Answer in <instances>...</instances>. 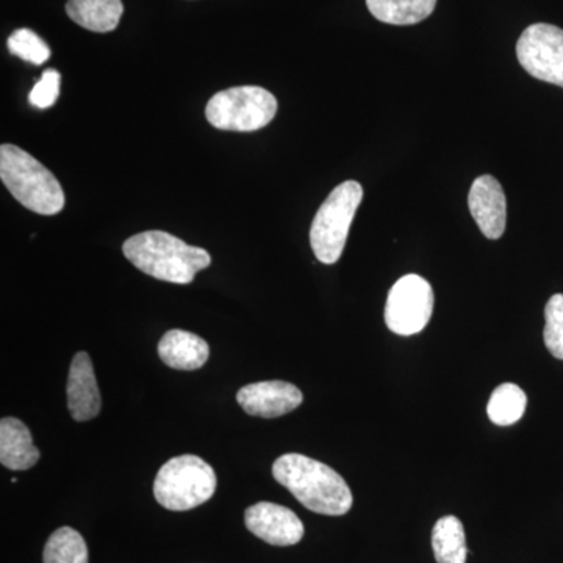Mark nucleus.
Here are the masks:
<instances>
[{
    "label": "nucleus",
    "instance_id": "f8f14e48",
    "mask_svg": "<svg viewBox=\"0 0 563 563\" xmlns=\"http://www.w3.org/2000/svg\"><path fill=\"white\" fill-rule=\"evenodd\" d=\"M68 409L76 421H90L101 412L102 399L96 383L90 355L77 352L70 363L68 376Z\"/></svg>",
    "mask_w": 563,
    "mask_h": 563
},
{
    "label": "nucleus",
    "instance_id": "dca6fc26",
    "mask_svg": "<svg viewBox=\"0 0 563 563\" xmlns=\"http://www.w3.org/2000/svg\"><path fill=\"white\" fill-rule=\"evenodd\" d=\"M435 5L437 0H366L369 13L391 25H413L428 20Z\"/></svg>",
    "mask_w": 563,
    "mask_h": 563
},
{
    "label": "nucleus",
    "instance_id": "2eb2a0df",
    "mask_svg": "<svg viewBox=\"0 0 563 563\" xmlns=\"http://www.w3.org/2000/svg\"><path fill=\"white\" fill-rule=\"evenodd\" d=\"M122 11L121 0H68L66 13L70 20L87 31L107 33L114 31L120 24Z\"/></svg>",
    "mask_w": 563,
    "mask_h": 563
},
{
    "label": "nucleus",
    "instance_id": "9d476101",
    "mask_svg": "<svg viewBox=\"0 0 563 563\" xmlns=\"http://www.w3.org/2000/svg\"><path fill=\"white\" fill-rule=\"evenodd\" d=\"M236 401L251 417L277 418L298 409L303 396L296 385L284 380H266L244 385L236 393Z\"/></svg>",
    "mask_w": 563,
    "mask_h": 563
},
{
    "label": "nucleus",
    "instance_id": "39448f33",
    "mask_svg": "<svg viewBox=\"0 0 563 563\" xmlns=\"http://www.w3.org/2000/svg\"><path fill=\"white\" fill-rule=\"evenodd\" d=\"M362 199L363 188L358 181H343L314 214L310 229V244L314 257L324 265H333L342 257L347 233Z\"/></svg>",
    "mask_w": 563,
    "mask_h": 563
},
{
    "label": "nucleus",
    "instance_id": "f03ea898",
    "mask_svg": "<svg viewBox=\"0 0 563 563\" xmlns=\"http://www.w3.org/2000/svg\"><path fill=\"white\" fill-rule=\"evenodd\" d=\"M122 251L140 272L179 285L191 284L196 274L209 268L211 263L209 252L202 247L190 246L162 231L133 235L122 244Z\"/></svg>",
    "mask_w": 563,
    "mask_h": 563
},
{
    "label": "nucleus",
    "instance_id": "4be33fe9",
    "mask_svg": "<svg viewBox=\"0 0 563 563\" xmlns=\"http://www.w3.org/2000/svg\"><path fill=\"white\" fill-rule=\"evenodd\" d=\"M58 95H60V73L47 69L44 70L38 84L33 87L29 95V101L35 109L46 110L57 102Z\"/></svg>",
    "mask_w": 563,
    "mask_h": 563
},
{
    "label": "nucleus",
    "instance_id": "4468645a",
    "mask_svg": "<svg viewBox=\"0 0 563 563\" xmlns=\"http://www.w3.org/2000/svg\"><path fill=\"white\" fill-rule=\"evenodd\" d=\"M38 448L33 444L27 426L18 418L0 421V463L13 472H24L40 461Z\"/></svg>",
    "mask_w": 563,
    "mask_h": 563
},
{
    "label": "nucleus",
    "instance_id": "423d86ee",
    "mask_svg": "<svg viewBox=\"0 0 563 563\" xmlns=\"http://www.w3.org/2000/svg\"><path fill=\"white\" fill-rule=\"evenodd\" d=\"M277 113V99L265 88L235 87L217 92L207 103L206 117L220 131L255 132Z\"/></svg>",
    "mask_w": 563,
    "mask_h": 563
},
{
    "label": "nucleus",
    "instance_id": "9b49d317",
    "mask_svg": "<svg viewBox=\"0 0 563 563\" xmlns=\"http://www.w3.org/2000/svg\"><path fill=\"white\" fill-rule=\"evenodd\" d=\"M468 207L481 232L488 240H499L506 231L507 202L501 184L488 174L473 181Z\"/></svg>",
    "mask_w": 563,
    "mask_h": 563
},
{
    "label": "nucleus",
    "instance_id": "aec40b11",
    "mask_svg": "<svg viewBox=\"0 0 563 563\" xmlns=\"http://www.w3.org/2000/svg\"><path fill=\"white\" fill-rule=\"evenodd\" d=\"M7 46L11 54L24 62L33 63V65H43L51 57L49 46L31 29H20V31L11 33Z\"/></svg>",
    "mask_w": 563,
    "mask_h": 563
},
{
    "label": "nucleus",
    "instance_id": "7ed1b4c3",
    "mask_svg": "<svg viewBox=\"0 0 563 563\" xmlns=\"http://www.w3.org/2000/svg\"><path fill=\"white\" fill-rule=\"evenodd\" d=\"M0 179L18 202L35 213L52 217L65 207V192L57 177L13 144L0 147Z\"/></svg>",
    "mask_w": 563,
    "mask_h": 563
},
{
    "label": "nucleus",
    "instance_id": "20e7f679",
    "mask_svg": "<svg viewBox=\"0 0 563 563\" xmlns=\"http://www.w3.org/2000/svg\"><path fill=\"white\" fill-rule=\"evenodd\" d=\"M217 474L198 455L174 457L155 476L154 496L173 512H187L209 501L217 492Z\"/></svg>",
    "mask_w": 563,
    "mask_h": 563
},
{
    "label": "nucleus",
    "instance_id": "f257e3e1",
    "mask_svg": "<svg viewBox=\"0 0 563 563\" xmlns=\"http://www.w3.org/2000/svg\"><path fill=\"white\" fill-rule=\"evenodd\" d=\"M273 476L307 509L342 517L350 512L352 493L339 473L302 454H284L273 465Z\"/></svg>",
    "mask_w": 563,
    "mask_h": 563
},
{
    "label": "nucleus",
    "instance_id": "6e6552de",
    "mask_svg": "<svg viewBox=\"0 0 563 563\" xmlns=\"http://www.w3.org/2000/svg\"><path fill=\"white\" fill-rule=\"evenodd\" d=\"M517 57L533 79L563 88V31L555 25H529L517 43Z\"/></svg>",
    "mask_w": 563,
    "mask_h": 563
},
{
    "label": "nucleus",
    "instance_id": "412c9836",
    "mask_svg": "<svg viewBox=\"0 0 563 563\" xmlns=\"http://www.w3.org/2000/svg\"><path fill=\"white\" fill-rule=\"evenodd\" d=\"M543 340L548 351L563 361V295H554L544 307Z\"/></svg>",
    "mask_w": 563,
    "mask_h": 563
},
{
    "label": "nucleus",
    "instance_id": "0eeeda50",
    "mask_svg": "<svg viewBox=\"0 0 563 563\" xmlns=\"http://www.w3.org/2000/svg\"><path fill=\"white\" fill-rule=\"evenodd\" d=\"M433 303L431 284L417 274H407L388 292L385 306L387 328L402 336L424 331L431 321Z\"/></svg>",
    "mask_w": 563,
    "mask_h": 563
},
{
    "label": "nucleus",
    "instance_id": "1a4fd4ad",
    "mask_svg": "<svg viewBox=\"0 0 563 563\" xmlns=\"http://www.w3.org/2000/svg\"><path fill=\"white\" fill-rule=\"evenodd\" d=\"M250 532L274 547H291L301 542L303 525L298 515L274 503H257L244 512Z\"/></svg>",
    "mask_w": 563,
    "mask_h": 563
},
{
    "label": "nucleus",
    "instance_id": "f3484780",
    "mask_svg": "<svg viewBox=\"0 0 563 563\" xmlns=\"http://www.w3.org/2000/svg\"><path fill=\"white\" fill-rule=\"evenodd\" d=\"M432 548L439 563H466L465 529L454 515L440 518L432 529Z\"/></svg>",
    "mask_w": 563,
    "mask_h": 563
},
{
    "label": "nucleus",
    "instance_id": "ddd939ff",
    "mask_svg": "<svg viewBox=\"0 0 563 563\" xmlns=\"http://www.w3.org/2000/svg\"><path fill=\"white\" fill-rule=\"evenodd\" d=\"M158 357L166 366L180 372L202 368L210 357L209 343L195 333L173 329L158 343Z\"/></svg>",
    "mask_w": 563,
    "mask_h": 563
},
{
    "label": "nucleus",
    "instance_id": "a211bd4d",
    "mask_svg": "<svg viewBox=\"0 0 563 563\" xmlns=\"http://www.w3.org/2000/svg\"><path fill=\"white\" fill-rule=\"evenodd\" d=\"M528 398L518 385L503 384L493 390L487 415L493 424L512 426L523 418Z\"/></svg>",
    "mask_w": 563,
    "mask_h": 563
},
{
    "label": "nucleus",
    "instance_id": "6ab92c4d",
    "mask_svg": "<svg viewBox=\"0 0 563 563\" xmlns=\"http://www.w3.org/2000/svg\"><path fill=\"white\" fill-rule=\"evenodd\" d=\"M43 562L88 563V548L84 537L68 526L57 529L44 547Z\"/></svg>",
    "mask_w": 563,
    "mask_h": 563
}]
</instances>
